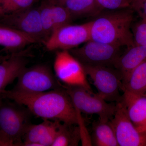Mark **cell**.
<instances>
[{"mask_svg": "<svg viewBox=\"0 0 146 146\" xmlns=\"http://www.w3.org/2000/svg\"><path fill=\"white\" fill-rule=\"evenodd\" d=\"M0 97L23 105L32 115L43 120L78 125L77 111L63 85L61 88L36 94L5 90Z\"/></svg>", "mask_w": 146, "mask_h": 146, "instance_id": "obj_1", "label": "cell"}, {"mask_svg": "<svg viewBox=\"0 0 146 146\" xmlns=\"http://www.w3.org/2000/svg\"><path fill=\"white\" fill-rule=\"evenodd\" d=\"M106 11L90 21L91 40L121 47L135 44L131 30L133 9Z\"/></svg>", "mask_w": 146, "mask_h": 146, "instance_id": "obj_2", "label": "cell"}, {"mask_svg": "<svg viewBox=\"0 0 146 146\" xmlns=\"http://www.w3.org/2000/svg\"><path fill=\"white\" fill-rule=\"evenodd\" d=\"M31 115L23 105L16 102L2 100L0 103V141L5 146H21L24 133L30 124Z\"/></svg>", "mask_w": 146, "mask_h": 146, "instance_id": "obj_3", "label": "cell"}, {"mask_svg": "<svg viewBox=\"0 0 146 146\" xmlns=\"http://www.w3.org/2000/svg\"><path fill=\"white\" fill-rule=\"evenodd\" d=\"M76 109L80 112L89 115H97L99 119L110 121L117 108L114 102H109L98 94L80 86L63 85Z\"/></svg>", "mask_w": 146, "mask_h": 146, "instance_id": "obj_4", "label": "cell"}, {"mask_svg": "<svg viewBox=\"0 0 146 146\" xmlns=\"http://www.w3.org/2000/svg\"><path fill=\"white\" fill-rule=\"evenodd\" d=\"M14 91L36 94L63 87L48 66L38 64L26 68L18 77Z\"/></svg>", "mask_w": 146, "mask_h": 146, "instance_id": "obj_5", "label": "cell"}, {"mask_svg": "<svg viewBox=\"0 0 146 146\" xmlns=\"http://www.w3.org/2000/svg\"><path fill=\"white\" fill-rule=\"evenodd\" d=\"M121 48L90 40L69 50L83 65L112 67L121 54Z\"/></svg>", "mask_w": 146, "mask_h": 146, "instance_id": "obj_6", "label": "cell"}, {"mask_svg": "<svg viewBox=\"0 0 146 146\" xmlns=\"http://www.w3.org/2000/svg\"><path fill=\"white\" fill-rule=\"evenodd\" d=\"M86 75L96 88L100 97L109 102H118L123 91L122 78L119 72L112 67L83 65Z\"/></svg>", "mask_w": 146, "mask_h": 146, "instance_id": "obj_7", "label": "cell"}, {"mask_svg": "<svg viewBox=\"0 0 146 146\" xmlns=\"http://www.w3.org/2000/svg\"><path fill=\"white\" fill-rule=\"evenodd\" d=\"M54 69L56 76L64 85L82 86L92 91L83 65L69 50L57 51Z\"/></svg>", "mask_w": 146, "mask_h": 146, "instance_id": "obj_8", "label": "cell"}, {"mask_svg": "<svg viewBox=\"0 0 146 146\" xmlns=\"http://www.w3.org/2000/svg\"><path fill=\"white\" fill-rule=\"evenodd\" d=\"M90 40V21L81 25L68 24L61 27L50 36L44 45L51 51L70 50Z\"/></svg>", "mask_w": 146, "mask_h": 146, "instance_id": "obj_9", "label": "cell"}, {"mask_svg": "<svg viewBox=\"0 0 146 146\" xmlns=\"http://www.w3.org/2000/svg\"><path fill=\"white\" fill-rule=\"evenodd\" d=\"M0 24L33 37L45 44L48 37L42 25L39 7H32L0 19Z\"/></svg>", "mask_w": 146, "mask_h": 146, "instance_id": "obj_10", "label": "cell"}, {"mask_svg": "<svg viewBox=\"0 0 146 146\" xmlns=\"http://www.w3.org/2000/svg\"><path fill=\"white\" fill-rule=\"evenodd\" d=\"M117 108L110 122L119 146H146V133L139 132L128 116L121 101L116 103Z\"/></svg>", "mask_w": 146, "mask_h": 146, "instance_id": "obj_11", "label": "cell"}, {"mask_svg": "<svg viewBox=\"0 0 146 146\" xmlns=\"http://www.w3.org/2000/svg\"><path fill=\"white\" fill-rule=\"evenodd\" d=\"M42 25L48 37L61 27L70 23L72 16L57 0H45L39 7Z\"/></svg>", "mask_w": 146, "mask_h": 146, "instance_id": "obj_12", "label": "cell"}, {"mask_svg": "<svg viewBox=\"0 0 146 146\" xmlns=\"http://www.w3.org/2000/svg\"><path fill=\"white\" fill-rule=\"evenodd\" d=\"M43 120L39 124L30 123L28 126L21 146H52L60 122Z\"/></svg>", "mask_w": 146, "mask_h": 146, "instance_id": "obj_13", "label": "cell"}, {"mask_svg": "<svg viewBox=\"0 0 146 146\" xmlns=\"http://www.w3.org/2000/svg\"><path fill=\"white\" fill-rule=\"evenodd\" d=\"M28 54L27 50H21L10 54L7 58L0 62V94L26 68Z\"/></svg>", "mask_w": 146, "mask_h": 146, "instance_id": "obj_14", "label": "cell"}, {"mask_svg": "<svg viewBox=\"0 0 146 146\" xmlns=\"http://www.w3.org/2000/svg\"><path fill=\"white\" fill-rule=\"evenodd\" d=\"M120 101L124 104L128 116L137 130L146 133V96L125 91Z\"/></svg>", "mask_w": 146, "mask_h": 146, "instance_id": "obj_15", "label": "cell"}, {"mask_svg": "<svg viewBox=\"0 0 146 146\" xmlns=\"http://www.w3.org/2000/svg\"><path fill=\"white\" fill-rule=\"evenodd\" d=\"M146 60V47L135 44L127 48L115 63V68L121 75L123 84L127 80L134 69Z\"/></svg>", "mask_w": 146, "mask_h": 146, "instance_id": "obj_16", "label": "cell"}, {"mask_svg": "<svg viewBox=\"0 0 146 146\" xmlns=\"http://www.w3.org/2000/svg\"><path fill=\"white\" fill-rule=\"evenodd\" d=\"M36 43H39L31 36L0 24V46L9 54L20 51L27 46Z\"/></svg>", "mask_w": 146, "mask_h": 146, "instance_id": "obj_17", "label": "cell"}, {"mask_svg": "<svg viewBox=\"0 0 146 146\" xmlns=\"http://www.w3.org/2000/svg\"><path fill=\"white\" fill-rule=\"evenodd\" d=\"M57 1L69 11L73 19L78 17H96L103 11L96 0Z\"/></svg>", "mask_w": 146, "mask_h": 146, "instance_id": "obj_18", "label": "cell"}, {"mask_svg": "<svg viewBox=\"0 0 146 146\" xmlns=\"http://www.w3.org/2000/svg\"><path fill=\"white\" fill-rule=\"evenodd\" d=\"M92 145L119 146L116 134L110 121L99 119L93 124Z\"/></svg>", "mask_w": 146, "mask_h": 146, "instance_id": "obj_19", "label": "cell"}, {"mask_svg": "<svg viewBox=\"0 0 146 146\" xmlns=\"http://www.w3.org/2000/svg\"><path fill=\"white\" fill-rule=\"evenodd\" d=\"M146 96V60L134 69L123 84V91Z\"/></svg>", "mask_w": 146, "mask_h": 146, "instance_id": "obj_20", "label": "cell"}, {"mask_svg": "<svg viewBox=\"0 0 146 146\" xmlns=\"http://www.w3.org/2000/svg\"><path fill=\"white\" fill-rule=\"evenodd\" d=\"M77 125L59 123L52 146H78L81 134L79 127Z\"/></svg>", "mask_w": 146, "mask_h": 146, "instance_id": "obj_21", "label": "cell"}, {"mask_svg": "<svg viewBox=\"0 0 146 146\" xmlns=\"http://www.w3.org/2000/svg\"><path fill=\"white\" fill-rule=\"evenodd\" d=\"M36 0H0V19L32 7Z\"/></svg>", "mask_w": 146, "mask_h": 146, "instance_id": "obj_22", "label": "cell"}, {"mask_svg": "<svg viewBox=\"0 0 146 146\" xmlns=\"http://www.w3.org/2000/svg\"><path fill=\"white\" fill-rule=\"evenodd\" d=\"M96 1L100 8L103 10L132 9V0H96Z\"/></svg>", "mask_w": 146, "mask_h": 146, "instance_id": "obj_23", "label": "cell"}, {"mask_svg": "<svg viewBox=\"0 0 146 146\" xmlns=\"http://www.w3.org/2000/svg\"><path fill=\"white\" fill-rule=\"evenodd\" d=\"M142 17L134 25L132 33L135 44L146 47V18Z\"/></svg>", "mask_w": 146, "mask_h": 146, "instance_id": "obj_24", "label": "cell"}, {"mask_svg": "<svg viewBox=\"0 0 146 146\" xmlns=\"http://www.w3.org/2000/svg\"><path fill=\"white\" fill-rule=\"evenodd\" d=\"M145 0H132V9L141 13L143 5Z\"/></svg>", "mask_w": 146, "mask_h": 146, "instance_id": "obj_25", "label": "cell"}, {"mask_svg": "<svg viewBox=\"0 0 146 146\" xmlns=\"http://www.w3.org/2000/svg\"><path fill=\"white\" fill-rule=\"evenodd\" d=\"M140 14H141V17H143L146 18V0L144 3L143 7L141 9V13Z\"/></svg>", "mask_w": 146, "mask_h": 146, "instance_id": "obj_26", "label": "cell"}, {"mask_svg": "<svg viewBox=\"0 0 146 146\" xmlns=\"http://www.w3.org/2000/svg\"><path fill=\"white\" fill-rule=\"evenodd\" d=\"M0 146H5V145H4V144L1 141H0Z\"/></svg>", "mask_w": 146, "mask_h": 146, "instance_id": "obj_27", "label": "cell"}, {"mask_svg": "<svg viewBox=\"0 0 146 146\" xmlns=\"http://www.w3.org/2000/svg\"><path fill=\"white\" fill-rule=\"evenodd\" d=\"M2 98L0 97V103H1V102L2 101Z\"/></svg>", "mask_w": 146, "mask_h": 146, "instance_id": "obj_28", "label": "cell"}]
</instances>
